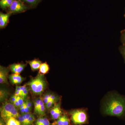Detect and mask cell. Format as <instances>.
Here are the masks:
<instances>
[{"instance_id":"cell-17","label":"cell","mask_w":125,"mask_h":125,"mask_svg":"<svg viewBox=\"0 0 125 125\" xmlns=\"http://www.w3.org/2000/svg\"><path fill=\"white\" fill-rule=\"evenodd\" d=\"M8 95V92L6 90L1 89L0 91V99L1 102L4 101Z\"/></svg>"},{"instance_id":"cell-4","label":"cell","mask_w":125,"mask_h":125,"mask_svg":"<svg viewBox=\"0 0 125 125\" xmlns=\"http://www.w3.org/2000/svg\"><path fill=\"white\" fill-rule=\"evenodd\" d=\"M72 122L75 125H81L88 123V115L86 109H75L70 113Z\"/></svg>"},{"instance_id":"cell-8","label":"cell","mask_w":125,"mask_h":125,"mask_svg":"<svg viewBox=\"0 0 125 125\" xmlns=\"http://www.w3.org/2000/svg\"><path fill=\"white\" fill-rule=\"evenodd\" d=\"M9 69L7 67L0 66V83L1 84L7 83V78Z\"/></svg>"},{"instance_id":"cell-23","label":"cell","mask_w":125,"mask_h":125,"mask_svg":"<svg viewBox=\"0 0 125 125\" xmlns=\"http://www.w3.org/2000/svg\"><path fill=\"white\" fill-rule=\"evenodd\" d=\"M50 123L48 119L45 117H43L42 120L40 125H50Z\"/></svg>"},{"instance_id":"cell-7","label":"cell","mask_w":125,"mask_h":125,"mask_svg":"<svg viewBox=\"0 0 125 125\" xmlns=\"http://www.w3.org/2000/svg\"><path fill=\"white\" fill-rule=\"evenodd\" d=\"M11 13L8 12L7 13H0V28L3 29L5 28L9 22V18Z\"/></svg>"},{"instance_id":"cell-10","label":"cell","mask_w":125,"mask_h":125,"mask_svg":"<svg viewBox=\"0 0 125 125\" xmlns=\"http://www.w3.org/2000/svg\"><path fill=\"white\" fill-rule=\"evenodd\" d=\"M27 62L30 65L31 70L33 71H36L39 69L40 65L42 64L41 61L38 59H34L33 60L28 61Z\"/></svg>"},{"instance_id":"cell-25","label":"cell","mask_w":125,"mask_h":125,"mask_svg":"<svg viewBox=\"0 0 125 125\" xmlns=\"http://www.w3.org/2000/svg\"><path fill=\"white\" fill-rule=\"evenodd\" d=\"M24 99L21 96H17V100L20 106L23 105L24 104L25 102L24 101Z\"/></svg>"},{"instance_id":"cell-28","label":"cell","mask_w":125,"mask_h":125,"mask_svg":"<svg viewBox=\"0 0 125 125\" xmlns=\"http://www.w3.org/2000/svg\"><path fill=\"white\" fill-rule=\"evenodd\" d=\"M25 102H26V107L30 110H31V107H32V103L29 100H27Z\"/></svg>"},{"instance_id":"cell-22","label":"cell","mask_w":125,"mask_h":125,"mask_svg":"<svg viewBox=\"0 0 125 125\" xmlns=\"http://www.w3.org/2000/svg\"><path fill=\"white\" fill-rule=\"evenodd\" d=\"M56 101L55 100H50V101L48 102L46 104V107L48 109V108H50L52 106L53 104H54V103H55Z\"/></svg>"},{"instance_id":"cell-1","label":"cell","mask_w":125,"mask_h":125,"mask_svg":"<svg viewBox=\"0 0 125 125\" xmlns=\"http://www.w3.org/2000/svg\"><path fill=\"white\" fill-rule=\"evenodd\" d=\"M103 109L106 115L125 116V96L116 93L109 94L104 103Z\"/></svg>"},{"instance_id":"cell-9","label":"cell","mask_w":125,"mask_h":125,"mask_svg":"<svg viewBox=\"0 0 125 125\" xmlns=\"http://www.w3.org/2000/svg\"><path fill=\"white\" fill-rule=\"evenodd\" d=\"M9 78L11 83L13 84H20L24 80V78L20 74H11L9 75Z\"/></svg>"},{"instance_id":"cell-24","label":"cell","mask_w":125,"mask_h":125,"mask_svg":"<svg viewBox=\"0 0 125 125\" xmlns=\"http://www.w3.org/2000/svg\"><path fill=\"white\" fill-rule=\"evenodd\" d=\"M64 121L63 125H69L70 124V120L66 115H64Z\"/></svg>"},{"instance_id":"cell-36","label":"cell","mask_w":125,"mask_h":125,"mask_svg":"<svg viewBox=\"0 0 125 125\" xmlns=\"http://www.w3.org/2000/svg\"><path fill=\"white\" fill-rule=\"evenodd\" d=\"M124 16H125V15H124Z\"/></svg>"},{"instance_id":"cell-11","label":"cell","mask_w":125,"mask_h":125,"mask_svg":"<svg viewBox=\"0 0 125 125\" xmlns=\"http://www.w3.org/2000/svg\"><path fill=\"white\" fill-rule=\"evenodd\" d=\"M14 0H0V7L3 10L9 9Z\"/></svg>"},{"instance_id":"cell-14","label":"cell","mask_w":125,"mask_h":125,"mask_svg":"<svg viewBox=\"0 0 125 125\" xmlns=\"http://www.w3.org/2000/svg\"><path fill=\"white\" fill-rule=\"evenodd\" d=\"M28 6H29L31 7H35L37 5L41 0H21Z\"/></svg>"},{"instance_id":"cell-27","label":"cell","mask_w":125,"mask_h":125,"mask_svg":"<svg viewBox=\"0 0 125 125\" xmlns=\"http://www.w3.org/2000/svg\"><path fill=\"white\" fill-rule=\"evenodd\" d=\"M25 106H26V102H25L23 105H21L20 107V111L22 114L25 113Z\"/></svg>"},{"instance_id":"cell-29","label":"cell","mask_w":125,"mask_h":125,"mask_svg":"<svg viewBox=\"0 0 125 125\" xmlns=\"http://www.w3.org/2000/svg\"><path fill=\"white\" fill-rule=\"evenodd\" d=\"M28 90L27 88L24 90L22 92V96L23 98L24 99L27 97V95H28Z\"/></svg>"},{"instance_id":"cell-32","label":"cell","mask_w":125,"mask_h":125,"mask_svg":"<svg viewBox=\"0 0 125 125\" xmlns=\"http://www.w3.org/2000/svg\"><path fill=\"white\" fill-rule=\"evenodd\" d=\"M13 104H14V105L16 107H20V105L19 104V102H18V101H17V100H16L15 102H14L13 103Z\"/></svg>"},{"instance_id":"cell-13","label":"cell","mask_w":125,"mask_h":125,"mask_svg":"<svg viewBox=\"0 0 125 125\" xmlns=\"http://www.w3.org/2000/svg\"><path fill=\"white\" fill-rule=\"evenodd\" d=\"M44 102L42 98H41L39 107L38 110L37 114L40 115H45V107L44 105Z\"/></svg>"},{"instance_id":"cell-18","label":"cell","mask_w":125,"mask_h":125,"mask_svg":"<svg viewBox=\"0 0 125 125\" xmlns=\"http://www.w3.org/2000/svg\"><path fill=\"white\" fill-rule=\"evenodd\" d=\"M120 39L122 45L125 46V29L121 31Z\"/></svg>"},{"instance_id":"cell-21","label":"cell","mask_w":125,"mask_h":125,"mask_svg":"<svg viewBox=\"0 0 125 125\" xmlns=\"http://www.w3.org/2000/svg\"><path fill=\"white\" fill-rule=\"evenodd\" d=\"M19 120L20 121L22 125H28L26 122L24 118L22 115H20L18 117Z\"/></svg>"},{"instance_id":"cell-19","label":"cell","mask_w":125,"mask_h":125,"mask_svg":"<svg viewBox=\"0 0 125 125\" xmlns=\"http://www.w3.org/2000/svg\"><path fill=\"white\" fill-rule=\"evenodd\" d=\"M119 50L122 55L124 59V62L125 63V46L123 45H121L119 47Z\"/></svg>"},{"instance_id":"cell-34","label":"cell","mask_w":125,"mask_h":125,"mask_svg":"<svg viewBox=\"0 0 125 125\" xmlns=\"http://www.w3.org/2000/svg\"><path fill=\"white\" fill-rule=\"evenodd\" d=\"M0 125H5L4 123V121L2 119H0Z\"/></svg>"},{"instance_id":"cell-20","label":"cell","mask_w":125,"mask_h":125,"mask_svg":"<svg viewBox=\"0 0 125 125\" xmlns=\"http://www.w3.org/2000/svg\"><path fill=\"white\" fill-rule=\"evenodd\" d=\"M40 98L37 99L34 103V112L35 113H37V112L38 110L39 107V104H40Z\"/></svg>"},{"instance_id":"cell-26","label":"cell","mask_w":125,"mask_h":125,"mask_svg":"<svg viewBox=\"0 0 125 125\" xmlns=\"http://www.w3.org/2000/svg\"><path fill=\"white\" fill-rule=\"evenodd\" d=\"M34 120H35V118H34V116L33 114H32L31 116L30 117L28 120V122L29 125H32L33 123Z\"/></svg>"},{"instance_id":"cell-31","label":"cell","mask_w":125,"mask_h":125,"mask_svg":"<svg viewBox=\"0 0 125 125\" xmlns=\"http://www.w3.org/2000/svg\"><path fill=\"white\" fill-rule=\"evenodd\" d=\"M14 95L16 96H22V92L21 91H16Z\"/></svg>"},{"instance_id":"cell-33","label":"cell","mask_w":125,"mask_h":125,"mask_svg":"<svg viewBox=\"0 0 125 125\" xmlns=\"http://www.w3.org/2000/svg\"><path fill=\"white\" fill-rule=\"evenodd\" d=\"M16 91H21V92H22L20 86H16Z\"/></svg>"},{"instance_id":"cell-5","label":"cell","mask_w":125,"mask_h":125,"mask_svg":"<svg viewBox=\"0 0 125 125\" xmlns=\"http://www.w3.org/2000/svg\"><path fill=\"white\" fill-rule=\"evenodd\" d=\"M29 7L21 0H14L8 10L11 14L20 13L27 11Z\"/></svg>"},{"instance_id":"cell-2","label":"cell","mask_w":125,"mask_h":125,"mask_svg":"<svg viewBox=\"0 0 125 125\" xmlns=\"http://www.w3.org/2000/svg\"><path fill=\"white\" fill-rule=\"evenodd\" d=\"M26 85L29 86L33 93L39 95L42 94L45 91L47 83L43 75L39 73L36 77L31 79Z\"/></svg>"},{"instance_id":"cell-30","label":"cell","mask_w":125,"mask_h":125,"mask_svg":"<svg viewBox=\"0 0 125 125\" xmlns=\"http://www.w3.org/2000/svg\"><path fill=\"white\" fill-rule=\"evenodd\" d=\"M16 100H17V96L14 95V96H11L10 99V102L11 103H13L15 102Z\"/></svg>"},{"instance_id":"cell-15","label":"cell","mask_w":125,"mask_h":125,"mask_svg":"<svg viewBox=\"0 0 125 125\" xmlns=\"http://www.w3.org/2000/svg\"><path fill=\"white\" fill-rule=\"evenodd\" d=\"M62 111L60 105V104L58 105V107L54 114L52 116V118L53 120L58 119L62 115Z\"/></svg>"},{"instance_id":"cell-12","label":"cell","mask_w":125,"mask_h":125,"mask_svg":"<svg viewBox=\"0 0 125 125\" xmlns=\"http://www.w3.org/2000/svg\"><path fill=\"white\" fill-rule=\"evenodd\" d=\"M49 70V65L47 62H43L40 65L39 69V73L44 75L48 72Z\"/></svg>"},{"instance_id":"cell-3","label":"cell","mask_w":125,"mask_h":125,"mask_svg":"<svg viewBox=\"0 0 125 125\" xmlns=\"http://www.w3.org/2000/svg\"><path fill=\"white\" fill-rule=\"evenodd\" d=\"M20 114L15 106L12 103L6 102L0 108V116L6 122L12 117L18 118Z\"/></svg>"},{"instance_id":"cell-35","label":"cell","mask_w":125,"mask_h":125,"mask_svg":"<svg viewBox=\"0 0 125 125\" xmlns=\"http://www.w3.org/2000/svg\"><path fill=\"white\" fill-rule=\"evenodd\" d=\"M53 125H58L57 124H55V123H53Z\"/></svg>"},{"instance_id":"cell-6","label":"cell","mask_w":125,"mask_h":125,"mask_svg":"<svg viewBox=\"0 0 125 125\" xmlns=\"http://www.w3.org/2000/svg\"><path fill=\"white\" fill-rule=\"evenodd\" d=\"M27 65L24 63H14L10 65V69L14 74H20L24 70Z\"/></svg>"},{"instance_id":"cell-16","label":"cell","mask_w":125,"mask_h":125,"mask_svg":"<svg viewBox=\"0 0 125 125\" xmlns=\"http://www.w3.org/2000/svg\"><path fill=\"white\" fill-rule=\"evenodd\" d=\"M20 121L15 117H12L8 120L6 125H21Z\"/></svg>"}]
</instances>
